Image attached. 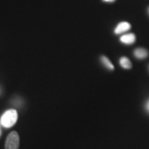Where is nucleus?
<instances>
[{"label": "nucleus", "instance_id": "obj_1", "mask_svg": "<svg viewBox=\"0 0 149 149\" xmlns=\"http://www.w3.org/2000/svg\"><path fill=\"white\" fill-rule=\"evenodd\" d=\"M17 120V113L15 110H8L3 113L1 118V124L3 127L10 128L15 124Z\"/></svg>", "mask_w": 149, "mask_h": 149}, {"label": "nucleus", "instance_id": "obj_2", "mask_svg": "<svg viewBox=\"0 0 149 149\" xmlns=\"http://www.w3.org/2000/svg\"><path fill=\"white\" fill-rule=\"evenodd\" d=\"M19 146V137L16 131H13L6 138L5 144L6 149H18Z\"/></svg>", "mask_w": 149, "mask_h": 149}, {"label": "nucleus", "instance_id": "obj_3", "mask_svg": "<svg viewBox=\"0 0 149 149\" xmlns=\"http://www.w3.org/2000/svg\"><path fill=\"white\" fill-rule=\"evenodd\" d=\"M130 28H131V25H130L128 22H120V24H118V25H117L116 28H115L114 32L115 34L119 35V34H121V33H123L124 32H126V31H129Z\"/></svg>", "mask_w": 149, "mask_h": 149}, {"label": "nucleus", "instance_id": "obj_4", "mask_svg": "<svg viewBox=\"0 0 149 149\" xmlns=\"http://www.w3.org/2000/svg\"><path fill=\"white\" fill-rule=\"evenodd\" d=\"M136 37L133 33H128L120 37V41L124 44H133L135 42Z\"/></svg>", "mask_w": 149, "mask_h": 149}, {"label": "nucleus", "instance_id": "obj_5", "mask_svg": "<svg viewBox=\"0 0 149 149\" xmlns=\"http://www.w3.org/2000/svg\"><path fill=\"white\" fill-rule=\"evenodd\" d=\"M134 55H135L136 58L142 59L148 57V53L146 49H144V48H136L135 51H134Z\"/></svg>", "mask_w": 149, "mask_h": 149}, {"label": "nucleus", "instance_id": "obj_6", "mask_svg": "<svg viewBox=\"0 0 149 149\" xmlns=\"http://www.w3.org/2000/svg\"><path fill=\"white\" fill-rule=\"evenodd\" d=\"M120 64L121 66L123 67L124 68H126V69H130L132 67V64L129 59H128L126 57H122L120 59Z\"/></svg>", "mask_w": 149, "mask_h": 149}, {"label": "nucleus", "instance_id": "obj_7", "mask_svg": "<svg viewBox=\"0 0 149 149\" xmlns=\"http://www.w3.org/2000/svg\"><path fill=\"white\" fill-rule=\"evenodd\" d=\"M101 61L104 66H105L109 70H113L114 69V66L111 62V61L107 58L105 56H102L101 57Z\"/></svg>", "mask_w": 149, "mask_h": 149}, {"label": "nucleus", "instance_id": "obj_8", "mask_svg": "<svg viewBox=\"0 0 149 149\" xmlns=\"http://www.w3.org/2000/svg\"><path fill=\"white\" fill-rule=\"evenodd\" d=\"M103 1H105V2H113L115 0H103Z\"/></svg>", "mask_w": 149, "mask_h": 149}, {"label": "nucleus", "instance_id": "obj_9", "mask_svg": "<svg viewBox=\"0 0 149 149\" xmlns=\"http://www.w3.org/2000/svg\"><path fill=\"white\" fill-rule=\"evenodd\" d=\"M147 109L149 111V102H148V104H147Z\"/></svg>", "mask_w": 149, "mask_h": 149}, {"label": "nucleus", "instance_id": "obj_10", "mask_svg": "<svg viewBox=\"0 0 149 149\" xmlns=\"http://www.w3.org/2000/svg\"><path fill=\"white\" fill-rule=\"evenodd\" d=\"M0 135H1V128H0Z\"/></svg>", "mask_w": 149, "mask_h": 149}, {"label": "nucleus", "instance_id": "obj_11", "mask_svg": "<svg viewBox=\"0 0 149 149\" xmlns=\"http://www.w3.org/2000/svg\"><path fill=\"white\" fill-rule=\"evenodd\" d=\"M148 13H149V8H148Z\"/></svg>", "mask_w": 149, "mask_h": 149}]
</instances>
